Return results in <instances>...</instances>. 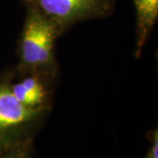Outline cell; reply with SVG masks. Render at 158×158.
<instances>
[{
    "label": "cell",
    "mask_w": 158,
    "mask_h": 158,
    "mask_svg": "<svg viewBox=\"0 0 158 158\" xmlns=\"http://www.w3.org/2000/svg\"><path fill=\"white\" fill-rule=\"evenodd\" d=\"M144 158H158V133L157 129L152 132L151 135V147Z\"/></svg>",
    "instance_id": "52a82bcc"
},
{
    "label": "cell",
    "mask_w": 158,
    "mask_h": 158,
    "mask_svg": "<svg viewBox=\"0 0 158 158\" xmlns=\"http://www.w3.org/2000/svg\"><path fill=\"white\" fill-rule=\"evenodd\" d=\"M24 5L27 14L19 41V63L13 69L14 77L40 74L56 81L59 66L56 44L61 35L52 21L34 5Z\"/></svg>",
    "instance_id": "6da1fadb"
},
{
    "label": "cell",
    "mask_w": 158,
    "mask_h": 158,
    "mask_svg": "<svg viewBox=\"0 0 158 158\" xmlns=\"http://www.w3.org/2000/svg\"><path fill=\"white\" fill-rule=\"evenodd\" d=\"M135 7L136 45L135 57L141 56L143 48L158 19V0H133Z\"/></svg>",
    "instance_id": "5b68a950"
},
{
    "label": "cell",
    "mask_w": 158,
    "mask_h": 158,
    "mask_svg": "<svg viewBox=\"0 0 158 158\" xmlns=\"http://www.w3.org/2000/svg\"><path fill=\"white\" fill-rule=\"evenodd\" d=\"M56 81L40 74H27L13 77L11 89L24 106L33 109H51Z\"/></svg>",
    "instance_id": "277c9868"
},
{
    "label": "cell",
    "mask_w": 158,
    "mask_h": 158,
    "mask_svg": "<svg viewBox=\"0 0 158 158\" xmlns=\"http://www.w3.org/2000/svg\"><path fill=\"white\" fill-rule=\"evenodd\" d=\"M13 70L0 77V140L8 138L12 146L31 139L29 130L40 123L50 109H33L24 106L13 95L11 84Z\"/></svg>",
    "instance_id": "7a4b0ae2"
},
{
    "label": "cell",
    "mask_w": 158,
    "mask_h": 158,
    "mask_svg": "<svg viewBox=\"0 0 158 158\" xmlns=\"http://www.w3.org/2000/svg\"><path fill=\"white\" fill-rule=\"evenodd\" d=\"M34 5L56 27L62 36L76 24L113 15L115 0H22Z\"/></svg>",
    "instance_id": "3957f363"
},
{
    "label": "cell",
    "mask_w": 158,
    "mask_h": 158,
    "mask_svg": "<svg viewBox=\"0 0 158 158\" xmlns=\"http://www.w3.org/2000/svg\"><path fill=\"white\" fill-rule=\"evenodd\" d=\"M31 147H32L31 139L21 141L18 143L17 145L10 148V152L4 158H30Z\"/></svg>",
    "instance_id": "8992f818"
}]
</instances>
